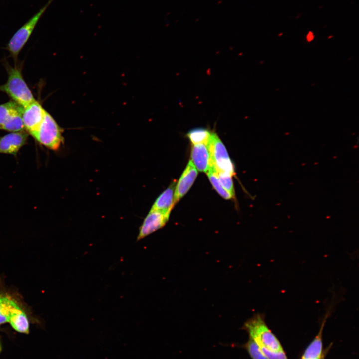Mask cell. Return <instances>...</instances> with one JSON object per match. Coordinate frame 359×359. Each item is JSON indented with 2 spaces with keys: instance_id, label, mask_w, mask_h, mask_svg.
Wrapping results in <instances>:
<instances>
[{
  "instance_id": "d4e9b609",
  "label": "cell",
  "mask_w": 359,
  "mask_h": 359,
  "mask_svg": "<svg viewBox=\"0 0 359 359\" xmlns=\"http://www.w3.org/2000/svg\"><path fill=\"white\" fill-rule=\"evenodd\" d=\"M320 359H323V357H322V358H321Z\"/></svg>"
},
{
  "instance_id": "9c48e42d",
  "label": "cell",
  "mask_w": 359,
  "mask_h": 359,
  "mask_svg": "<svg viewBox=\"0 0 359 359\" xmlns=\"http://www.w3.org/2000/svg\"><path fill=\"white\" fill-rule=\"evenodd\" d=\"M197 174V169L190 160L175 187L174 205L188 191L194 183Z\"/></svg>"
},
{
  "instance_id": "ffe728a7",
  "label": "cell",
  "mask_w": 359,
  "mask_h": 359,
  "mask_svg": "<svg viewBox=\"0 0 359 359\" xmlns=\"http://www.w3.org/2000/svg\"><path fill=\"white\" fill-rule=\"evenodd\" d=\"M250 356L252 359H268L261 351L256 342L250 337L248 341L245 344Z\"/></svg>"
},
{
  "instance_id": "3957f363",
  "label": "cell",
  "mask_w": 359,
  "mask_h": 359,
  "mask_svg": "<svg viewBox=\"0 0 359 359\" xmlns=\"http://www.w3.org/2000/svg\"><path fill=\"white\" fill-rule=\"evenodd\" d=\"M63 131L64 129L46 111L43 121L33 137L41 145L56 151L64 143Z\"/></svg>"
},
{
  "instance_id": "30bf717a",
  "label": "cell",
  "mask_w": 359,
  "mask_h": 359,
  "mask_svg": "<svg viewBox=\"0 0 359 359\" xmlns=\"http://www.w3.org/2000/svg\"><path fill=\"white\" fill-rule=\"evenodd\" d=\"M191 158L193 164L197 170L200 172L207 173L209 169L213 166L208 144H193Z\"/></svg>"
},
{
  "instance_id": "cb8c5ba5",
  "label": "cell",
  "mask_w": 359,
  "mask_h": 359,
  "mask_svg": "<svg viewBox=\"0 0 359 359\" xmlns=\"http://www.w3.org/2000/svg\"><path fill=\"white\" fill-rule=\"evenodd\" d=\"M323 7V5H322L321 6L319 7V9H321V7Z\"/></svg>"
},
{
  "instance_id": "44dd1931",
  "label": "cell",
  "mask_w": 359,
  "mask_h": 359,
  "mask_svg": "<svg viewBox=\"0 0 359 359\" xmlns=\"http://www.w3.org/2000/svg\"><path fill=\"white\" fill-rule=\"evenodd\" d=\"M315 36L312 31H309L306 35V40L308 42H310L314 38Z\"/></svg>"
},
{
  "instance_id": "4fadbf2b",
  "label": "cell",
  "mask_w": 359,
  "mask_h": 359,
  "mask_svg": "<svg viewBox=\"0 0 359 359\" xmlns=\"http://www.w3.org/2000/svg\"><path fill=\"white\" fill-rule=\"evenodd\" d=\"M21 308L11 297L0 294V324L8 322L11 316Z\"/></svg>"
},
{
  "instance_id": "7c38bea8",
  "label": "cell",
  "mask_w": 359,
  "mask_h": 359,
  "mask_svg": "<svg viewBox=\"0 0 359 359\" xmlns=\"http://www.w3.org/2000/svg\"><path fill=\"white\" fill-rule=\"evenodd\" d=\"M175 185V182L171 184L169 187L156 199L151 209L170 213L174 206V198Z\"/></svg>"
},
{
  "instance_id": "8992f818",
  "label": "cell",
  "mask_w": 359,
  "mask_h": 359,
  "mask_svg": "<svg viewBox=\"0 0 359 359\" xmlns=\"http://www.w3.org/2000/svg\"><path fill=\"white\" fill-rule=\"evenodd\" d=\"M45 112L41 105L36 100L23 107L22 118L24 129L33 137L42 122Z\"/></svg>"
},
{
  "instance_id": "9a60e30c",
  "label": "cell",
  "mask_w": 359,
  "mask_h": 359,
  "mask_svg": "<svg viewBox=\"0 0 359 359\" xmlns=\"http://www.w3.org/2000/svg\"><path fill=\"white\" fill-rule=\"evenodd\" d=\"M8 322L16 331L22 333H29V321L26 314L21 308L11 316Z\"/></svg>"
},
{
  "instance_id": "d6986e66",
  "label": "cell",
  "mask_w": 359,
  "mask_h": 359,
  "mask_svg": "<svg viewBox=\"0 0 359 359\" xmlns=\"http://www.w3.org/2000/svg\"><path fill=\"white\" fill-rule=\"evenodd\" d=\"M216 172L220 183L224 188L230 193L234 198L235 197V191L232 176L228 173L221 171H216Z\"/></svg>"
},
{
  "instance_id": "5b68a950",
  "label": "cell",
  "mask_w": 359,
  "mask_h": 359,
  "mask_svg": "<svg viewBox=\"0 0 359 359\" xmlns=\"http://www.w3.org/2000/svg\"><path fill=\"white\" fill-rule=\"evenodd\" d=\"M212 165L216 171H221L232 176L235 174L234 165L226 149L215 133H212L208 143Z\"/></svg>"
},
{
  "instance_id": "ba28073f",
  "label": "cell",
  "mask_w": 359,
  "mask_h": 359,
  "mask_svg": "<svg viewBox=\"0 0 359 359\" xmlns=\"http://www.w3.org/2000/svg\"><path fill=\"white\" fill-rule=\"evenodd\" d=\"M28 137L27 132H11L0 137V153L16 155L19 150L26 144Z\"/></svg>"
},
{
  "instance_id": "ac0fdd59",
  "label": "cell",
  "mask_w": 359,
  "mask_h": 359,
  "mask_svg": "<svg viewBox=\"0 0 359 359\" xmlns=\"http://www.w3.org/2000/svg\"><path fill=\"white\" fill-rule=\"evenodd\" d=\"M21 106L13 101L0 104V129L6 121L11 114Z\"/></svg>"
},
{
  "instance_id": "2e32d148",
  "label": "cell",
  "mask_w": 359,
  "mask_h": 359,
  "mask_svg": "<svg viewBox=\"0 0 359 359\" xmlns=\"http://www.w3.org/2000/svg\"><path fill=\"white\" fill-rule=\"evenodd\" d=\"M211 135L210 131L204 128L193 129L187 134V137L193 144H208Z\"/></svg>"
},
{
  "instance_id": "603a6c76",
  "label": "cell",
  "mask_w": 359,
  "mask_h": 359,
  "mask_svg": "<svg viewBox=\"0 0 359 359\" xmlns=\"http://www.w3.org/2000/svg\"><path fill=\"white\" fill-rule=\"evenodd\" d=\"M1 351V345H0V352Z\"/></svg>"
},
{
  "instance_id": "e0dca14e",
  "label": "cell",
  "mask_w": 359,
  "mask_h": 359,
  "mask_svg": "<svg viewBox=\"0 0 359 359\" xmlns=\"http://www.w3.org/2000/svg\"><path fill=\"white\" fill-rule=\"evenodd\" d=\"M207 174L212 186L221 197L225 199L233 198L230 193L226 190L220 183L217 172L213 166L209 169Z\"/></svg>"
},
{
  "instance_id": "277c9868",
  "label": "cell",
  "mask_w": 359,
  "mask_h": 359,
  "mask_svg": "<svg viewBox=\"0 0 359 359\" xmlns=\"http://www.w3.org/2000/svg\"><path fill=\"white\" fill-rule=\"evenodd\" d=\"M53 0H49L32 17L21 27L10 40L7 49L16 59L30 37L39 20Z\"/></svg>"
},
{
  "instance_id": "52a82bcc",
  "label": "cell",
  "mask_w": 359,
  "mask_h": 359,
  "mask_svg": "<svg viewBox=\"0 0 359 359\" xmlns=\"http://www.w3.org/2000/svg\"><path fill=\"white\" fill-rule=\"evenodd\" d=\"M170 213L150 209L139 227L137 241H140L163 227L168 222Z\"/></svg>"
},
{
  "instance_id": "8fae6325",
  "label": "cell",
  "mask_w": 359,
  "mask_h": 359,
  "mask_svg": "<svg viewBox=\"0 0 359 359\" xmlns=\"http://www.w3.org/2000/svg\"><path fill=\"white\" fill-rule=\"evenodd\" d=\"M330 311H328L322 323L320 331L303 354L302 359H320L323 356L322 332Z\"/></svg>"
},
{
  "instance_id": "5bb4252c",
  "label": "cell",
  "mask_w": 359,
  "mask_h": 359,
  "mask_svg": "<svg viewBox=\"0 0 359 359\" xmlns=\"http://www.w3.org/2000/svg\"><path fill=\"white\" fill-rule=\"evenodd\" d=\"M23 107L13 112L3 125L1 129L9 132L24 131V126L22 118Z\"/></svg>"
},
{
  "instance_id": "7402d4cb",
  "label": "cell",
  "mask_w": 359,
  "mask_h": 359,
  "mask_svg": "<svg viewBox=\"0 0 359 359\" xmlns=\"http://www.w3.org/2000/svg\"><path fill=\"white\" fill-rule=\"evenodd\" d=\"M283 33H280L278 34V36H281V35H283Z\"/></svg>"
},
{
  "instance_id": "6da1fadb",
  "label": "cell",
  "mask_w": 359,
  "mask_h": 359,
  "mask_svg": "<svg viewBox=\"0 0 359 359\" xmlns=\"http://www.w3.org/2000/svg\"><path fill=\"white\" fill-rule=\"evenodd\" d=\"M243 328L258 346L275 352L283 350L277 338L267 326L263 314H255L244 323Z\"/></svg>"
},
{
  "instance_id": "7a4b0ae2",
  "label": "cell",
  "mask_w": 359,
  "mask_h": 359,
  "mask_svg": "<svg viewBox=\"0 0 359 359\" xmlns=\"http://www.w3.org/2000/svg\"><path fill=\"white\" fill-rule=\"evenodd\" d=\"M6 69L7 81L0 86V91L5 92L13 101L23 107L36 100L24 80L20 68L7 65Z\"/></svg>"
}]
</instances>
